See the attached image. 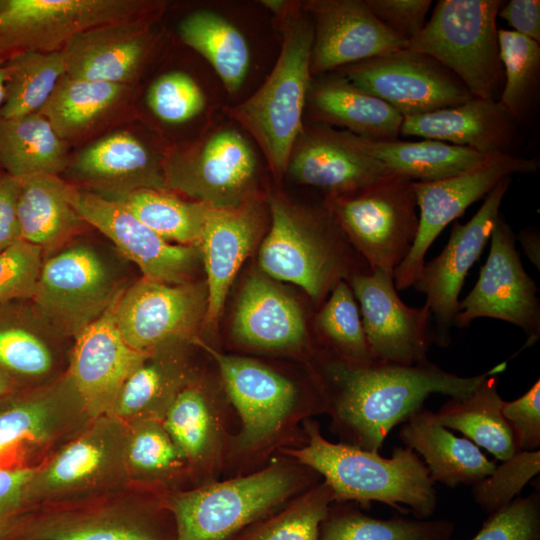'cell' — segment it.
I'll return each mask as SVG.
<instances>
[{"label":"cell","mask_w":540,"mask_h":540,"mask_svg":"<svg viewBox=\"0 0 540 540\" xmlns=\"http://www.w3.org/2000/svg\"><path fill=\"white\" fill-rule=\"evenodd\" d=\"M120 261L108 249L75 238L44 256L31 300L34 308L58 334L74 339L127 288L125 268Z\"/></svg>","instance_id":"5b68a950"},{"label":"cell","mask_w":540,"mask_h":540,"mask_svg":"<svg viewBox=\"0 0 540 540\" xmlns=\"http://www.w3.org/2000/svg\"><path fill=\"white\" fill-rule=\"evenodd\" d=\"M208 292L203 281L168 284L140 278L115 305L117 326L134 349L151 351L174 343H195L204 327Z\"/></svg>","instance_id":"7c38bea8"},{"label":"cell","mask_w":540,"mask_h":540,"mask_svg":"<svg viewBox=\"0 0 540 540\" xmlns=\"http://www.w3.org/2000/svg\"><path fill=\"white\" fill-rule=\"evenodd\" d=\"M262 223L263 210L257 199L233 209L208 207L198 243L208 292L204 327L217 326L228 291L256 243Z\"/></svg>","instance_id":"603a6c76"},{"label":"cell","mask_w":540,"mask_h":540,"mask_svg":"<svg viewBox=\"0 0 540 540\" xmlns=\"http://www.w3.org/2000/svg\"><path fill=\"white\" fill-rule=\"evenodd\" d=\"M39 540H161L151 527L115 517H82L43 524L34 534Z\"/></svg>","instance_id":"7dc6e473"},{"label":"cell","mask_w":540,"mask_h":540,"mask_svg":"<svg viewBox=\"0 0 540 540\" xmlns=\"http://www.w3.org/2000/svg\"><path fill=\"white\" fill-rule=\"evenodd\" d=\"M488 372L463 377L428 360L401 365L333 356L323 364L333 424L345 437L343 443L373 452H379L388 433L422 409L431 394L463 398Z\"/></svg>","instance_id":"6da1fadb"},{"label":"cell","mask_w":540,"mask_h":540,"mask_svg":"<svg viewBox=\"0 0 540 540\" xmlns=\"http://www.w3.org/2000/svg\"><path fill=\"white\" fill-rule=\"evenodd\" d=\"M502 414L510 426L518 451L540 449V380L513 401L502 402Z\"/></svg>","instance_id":"f5cc1de1"},{"label":"cell","mask_w":540,"mask_h":540,"mask_svg":"<svg viewBox=\"0 0 540 540\" xmlns=\"http://www.w3.org/2000/svg\"><path fill=\"white\" fill-rule=\"evenodd\" d=\"M6 78L5 59H0V108L5 98Z\"/></svg>","instance_id":"94428289"},{"label":"cell","mask_w":540,"mask_h":540,"mask_svg":"<svg viewBox=\"0 0 540 540\" xmlns=\"http://www.w3.org/2000/svg\"><path fill=\"white\" fill-rule=\"evenodd\" d=\"M306 108L317 124L343 127L354 135L379 141L398 139L404 119L388 103L337 71L312 76Z\"/></svg>","instance_id":"484cf974"},{"label":"cell","mask_w":540,"mask_h":540,"mask_svg":"<svg viewBox=\"0 0 540 540\" xmlns=\"http://www.w3.org/2000/svg\"><path fill=\"white\" fill-rule=\"evenodd\" d=\"M19 180L17 216L21 239L40 247L44 256L90 227L72 205V185L60 176L37 174Z\"/></svg>","instance_id":"f546056e"},{"label":"cell","mask_w":540,"mask_h":540,"mask_svg":"<svg viewBox=\"0 0 540 540\" xmlns=\"http://www.w3.org/2000/svg\"><path fill=\"white\" fill-rule=\"evenodd\" d=\"M69 144L37 112L19 118H0V164L7 174L23 177L60 176L69 160Z\"/></svg>","instance_id":"e575fe53"},{"label":"cell","mask_w":540,"mask_h":540,"mask_svg":"<svg viewBox=\"0 0 540 540\" xmlns=\"http://www.w3.org/2000/svg\"><path fill=\"white\" fill-rule=\"evenodd\" d=\"M20 180L9 174L0 176V252L21 240L17 216Z\"/></svg>","instance_id":"11a10c76"},{"label":"cell","mask_w":540,"mask_h":540,"mask_svg":"<svg viewBox=\"0 0 540 540\" xmlns=\"http://www.w3.org/2000/svg\"><path fill=\"white\" fill-rule=\"evenodd\" d=\"M538 167L539 162L535 158L506 154L451 177L414 181L420 210L418 231L410 252L393 272L396 289L404 290L413 285L425 264L429 247L443 229L463 215L472 203L486 196L503 179L514 174L535 173Z\"/></svg>","instance_id":"4fadbf2b"},{"label":"cell","mask_w":540,"mask_h":540,"mask_svg":"<svg viewBox=\"0 0 540 540\" xmlns=\"http://www.w3.org/2000/svg\"><path fill=\"white\" fill-rule=\"evenodd\" d=\"M190 344L174 342L151 350L123 383L112 414L154 419L153 413H165L176 395L195 380L187 356Z\"/></svg>","instance_id":"4dcf8cb0"},{"label":"cell","mask_w":540,"mask_h":540,"mask_svg":"<svg viewBox=\"0 0 540 540\" xmlns=\"http://www.w3.org/2000/svg\"><path fill=\"white\" fill-rule=\"evenodd\" d=\"M126 458L133 470L144 474L167 472L186 460L157 419H145L134 430L127 443Z\"/></svg>","instance_id":"681fc988"},{"label":"cell","mask_w":540,"mask_h":540,"mask_svg":"<svg viewBox=\"0 0 540 540\" xmlns=\"http://www.w3.org/2000/svg\"><path fill=\"white\" fill-rule=\"evenodd\" d=\"M490 251L478 280L459 302L453 325L465 328L481 317L509 322L526 335L522 349L540 337L538 288L525 271L516 249V236L500 214L491 234Z\"/></svg>","instance_id":"5bb4252c"},{"label":"cell","mask_w":540,"mask_h":540,"mask_svg":"<svg viewBox=\"0 0 540 540\" xmlns=\"http://www.w3.org/2000/svg\"><path fill=\"white\" fill-rule=\"evenodd\" d=\"M301 6L313 22L312 76L407 47L365 0H307Z\"/></svg>","instance_id":"ac0fdd59"},{"label":"cell","mask_w":540,"mask_h":540,"mask_svg":"<svg viewBox=\"0 0 540 540\" xmlns=\"http://www.w3.org/2000/svg\"><path fill=\"white\" fill-rule=\"evenodd\" d=\"M5 98L0 118L11 119L39 112L66 74L61 51H25L5 59Z\"/></svg>","instance_id":"74e56055"},{"label":"cell","mask_w":540,"mask_h":540,"mask_svg":"<svg viewBox=\"0 0 540 540\" xmlns=\"http://www.w3.org/2000/svg\"><path fill=\"white\" fill-rule=\"evenodd\" d=\"M78 396L68 376L0 412V468L27 467L24 462L57 429L59 413Z\"/></svg>","instance_id":"1f68e13d"},{"label":"cell","mask_w":540,"mask_h":540,"mask_svg":"<svg viewBox=\"0 0 540 540\" xmlns=\"http://www.w3.org/2000/svg\"><path fill=\"white\" fill-rule=\"evenodd\" d=\"M278 19L282 45L272 71L250 97L226 112L252 136L272 173L280 178L304 128L314 30L301 2H292Z\"/></svg>","instance_id":"277c9868"},{"label":"cell","mask_w":540,"mask_h":540,"mask_svg":"<svg viewBox=\"0 0 540 540\" xmlns=\"http://www.w3.org/2000/svg\"><path fill=\"white\" fill-rule=\"evenodd\" d=\"M132 86L76 79L66 74L39 111L68 144L92 134L124 108Z\"/></svg>","instance_id":"d6a6232c"},{"label":"cell","mask_w":540,"mask_h":540,"mask_svg":"<svg viewBox=\"0 0 540 540\" xmlns=\"http://www.w3.org/2000/svg\"><path fill=\"white\" fill-rule=\"evenodd\" d=\"M540 472V449L518 451L496 465L491 474L472 485L476 504L491 515L512 502Z\"/></svg>","instance_id":"bcb514c9"},{"label":"cell","mask_w":540,"mask_h":540,"mask_svg":"<svg viewBox=\"0 0 540 540\" xmlns=\"http://www.w3.org/2000/svg\"><path fill=\"white\" fill-rule=\"evenodd\" d=\"M271 226L259 250L266 275L290 282L315 302L334 285L371 268L348 241L327 206H294L279 194L269 196Z\"/></svg>","instance_id":"3957f363"},{"label":"cell","mask_w":540,"mask_h":540,"mask_svg":"<svg viewBox=\"0 0 540 540\" xmlns=\"http://www.w3.org/2000/svg\"><path fill=\"white\" fill-rule=\"evenodd\" d=\"M199 344L216 361L227 394L242 421L239 443L254 447L272 437L291 412L297 391L284 376L249 358L220 353Z\"/></svg>","instance_id":"7402d4cb"},{"label":"cell","mask_w":540,"mask_h":540,"mask_svg":"<svg viewBox=\"0 0 540 540\" xmlns=\"http://www.w3.org/2000/svg\"><path fill=\"white\" fill-rule=\"evenodd\" d=\"M335 71L388 103L403 118L456 106L473 98L449 69L434 58L407 48Z\"/></svg>","instance_id":"8fae6325"},{"label":"cell","mask_w":540,"mask_h":540,"mask_svg":"<svg viewBox=\"0 0 540 540\" xmlns=\"http://www.w3.org/2000/svg\"><path fill=\"white\" fill-rule=\"evenodd\" d=\"M324 203L369 267L393 274L418 231L414 181L387 173L354 191L328 195Z\"/></svg>","instance_id":"52a82bcc"},{"label":"cell","mask_w":540,"mask_h":540,"mask_svg":"<svg viewBox=\"0 0 540 540\" xmlns=\"http://www.w3.org/2000/svg\"><path fill=\"white\" fill-rule=\"evenodd\" d=\"M511 177L492 189L476 214L465 224L455 222L450 238L433 260L424 264L413 283L426 296L435 320L434 339L438 346L450 344V328L459 311V295L469 269L481 256L500 215V206Z\"/></svg>","instance_id":"e0dca14e"},{"label":"cell","mask_w":540,"mask_h":540,"mask_svg":"<svg viewBox=\"0 0 540 540\" xmlns=\"http://www.w3.org/2000/svg\"><path fill=\"white\" fill-rule=\"evenodd\" d=\"M345 280L357 300L374 360L401 365L427 360L435 339L426 304L407 306L398 296L393 274L382 269L358 272Z\"/></svg>","instance_id":"9a60e30c"},{"label":"cell","mask_w":540,"mask_h":540,"mask_svg":"<svg viewBox=\"0 0 540 540\" xmlns=\"http://www.w3.org/2000/svg\"><path fill=\"white\" fill-rule=\"evenodd\" d=\"M516 123L498 100L473 97L456 106L404 118L400 135L437 140L494 157L510 154Z\"/></svg>","instance_id":"cb8c5ba5"},{"label":"cell","mask_w":540,"mask_h":540,"mask_svg":"<svg viewBox=\"0 0 540 540\" xmlns=\"http://www.w3.org/2000/svg\"><path fill=\"white\" fill-rule=\"evenodd\" d=\"M301 479L281 465L173 496L174 540H230L284 502Z\"/></svg>","instance_id":"ba28073f"},{"label":"cell","mask_w":540,"mask_h":540,"mask_svg":"<svg viewBox=\"0 0 540 540\" xmlns=\"http://www.w3.org/2000/svg\"><path fill=\"white\" fill-rule=\"evenodd\" d=\"M181 40L202 55L216 71L229 94L243 85L250 65V49L241 31L216 12L196 10L179 23Z\"/></svg>","instance_id":"8d00e7d4"},{"label":"cell","mask_w":540,"mask_h":540,"mask_svg":"<svg viewBox=\"0 0 540 540\" xmlns=\"http://www.w3.org/2000/svg\"><path fill=\"white\" fill-rule=\"evenodd\" d=\"M262 5L265 6L268 10L273 12L277 18H280L285 14L289 9L292 1L284 0H263L261 1Z\"/></svg>","instance_id":"91938a15"},{"label":"cell","mask_w":540,"mask_h":540,"mask_svg":"<svg viewBox=\"0 0 540 540\" xmlns=\"http://www.w3.org/2000/svg\"><path fill=\"white\" fill-rule=\"evenodd\" d=\"M334 494L323 481L312 486L285 510L255 524L235 540H319Z\"/></svg>","instance_id":"ee69618b"},{"label":"cell","mask_w":540,"mask_h":540,"mask_svg":"<svg viewBox=\"0 0 540 540\" xmlns=\"http://www.w3.org/2000/svg\"><path fill=\"white\" fill-rule=\"evenodd\" d=\"M322 339L338 358L354 363L374 360L364 332L357 300L346 280L338 281L315 317Z\"/></svg>","instance_id":"7bdbcfd3"},{"label":"cell","mask_w":540,"mask_h":540,"mask_svg":"<svg viewBox=\"0 0 540 540\" xmlns=\"http://www.w3.org/2000/svg\"><path fill=\"white\" fill-rule=\"evenodd\" d=\"M376 18L407 44L426 25L431 0H365Z\"/></svg>","instance_id":"db71d44e"},{"label":"cell","mask_w":540,"mask_h":540,"mask_svg":"<svg viewBox=\"0 0 540 540\" xmlns=\"http://www.w3.org/2000/svg\"><path fill=\"white\" fill-rule=\"evenodd\" d=\"M447 519L374 518L354 508H332L320 526L319 540H452Z\"/></svg>","instance_id":"f35d334b"},{"label":"cell","mask_w":540,"mask_h":540,"mask_svg":"<svg viewBox=\"0 0 540 540\" xmlns=\"http://www.w3.org/2000/svg\"><path fill=\"white\" fill-rule=\"evenodd\" d=\"M470 540H540L539 488L489 515Z\"/></svg>","instance_id":"816d5d0a"},{"label":"cell","mask_w":540,"mask_h":540,"mask_svg":"<svg viewBox=\"0 0 540 540\" xmlns=\"http://www.w3.org/2000/svg\"><path fill=\"white\" fill-rule=\"evenodd\" d=\"M399 436L406 447L421 455L432 481L450 488L472 486L497 465L472 441L454 435L434 412L424 408L403 422Z\"/></svg>","instance_id":"f1b7e54d"},{"label":"cell","mask_w":540,"mask_h":540,"mask_svg":"<svg viewBox=\"0 0 540 540\" xmlns=\"http://www.w3.org/2000/svg\"><path fill=\"white\" fill-rule=\"evenodd\" d=\"M237 342L261 349L300 348L307 326L299 304L268 278L251 275L243 285L232 323Z\"/></svg>","instance_id":"4316f807"},{"label":"cell","mask_w":540,"mask_h":540,"mask_svg":"<svg viewBox=\"0 0 540 540\" xmlns=\"http://www.w3.org/2000/svg\"><path fill=\"white\" fill-rule=\"evenodd\" d=\"M10 389V379L6 373L0 370V397Z\"/></svg>","instance_id":"6125c7cd"},{"label":"cell","mask_w":540,"mask_h":540,"mask_svg":"<svg viewBox=\"0 0 540 540\" xmlns=\"http://www.w3.org/2000/svg\"><path fill=\"white\" fill-rule=\"evenodd\" d=\"M504 84L498 99L518 123L536 104L540 85V43L512 30L498 29Z\"/></svg>","instance_id":"b9f144b4"},{"label":"cell","mask_w":540,"mask_h":540,"mask_svg":"<svg viewBox=\"0 0 540 540\" xmlns=\"http://www.w3.org/2000/svg\"><path fill=\"white\" fill-rule=\"evenodd\" d=\"M109 444L96 435L69 444L34 481L49 491L68 490L95 479L108 466Z\"/></svg>","instance_id":"f6af8a7d"},{"label":"cell","mask_w":540,"mask_h":540,"mask_svg":"<svg viewBox=\"0 0 540 540\" xmlns=\"http://www.w3.org/2000/svg\"><path fill=\"white\" fill-rule=\"evenodd\" d=\"M286 173L297 183L316 187L328 196L354 191L391 172L335 139L328 126L314 123L304 126Z\"/></svg>","instance_id":"d4e9b609"},{"label":"cell","mask_w":540,"mask_h":540,"mask_svg":"<svg viewBox=\"0 0 540 540\" xmlns=\"http://www.w3.org/2000/svg\"><path fill=\"white\" fill-rule=\"evenodd\" d=\"M514 32L540 43V1L510 0L498 11Z\"/></svg>","instance_id":"6f0895ef"},{"label":"cell","mask_w":540,"mask_h":540,"mask_svg":"<svg viewBox=\"0 0 540 540\" xmlns=\"http://www.w3.org/2000/svg\"><path fill=\"white\" fill-rule=\"evenodd\" d=\"M329 131L335 139L352 150L376 160L389 172L406 176L416 182L451 177L476 168L493 158L466 147L431 139L379 141L333 127H329Z\"/></svg>","instance_id":"83f0119b"},{"label":"cell","mask_w":540,"mask_h":540,"mask_svg":"<svg viewBox=\"0 0 540 540\" xmlns=\"http://www.w3.org/2000/svg\"><path fill=\"white\" fill-rule=\"evenodd\" d=\"M115 202L167 242L198 246L207 206L158 189H140Z\"/></svg>","instance_id":"ab89813d"},{"label":"cell","mask_w":540,"mask_h":540,"mask_svg":"<svg viewBox=\"0 0 540 540\" xmlns=\"http://www.w3.org/2000/svg\"><path fill=\"white\" fill-rule=\"evenodd\" d=\"M519 242L530 261L540 268V235L535 228H525L519 232Z\"/></svg>","instance_id":"680465c9"},{"label":"cell","mask_w":540,"mask_h":540,"mask_svg":"<svg viewBox=\"0 0 540 540\" xmlns=\"http://www.w3.org/2000/svg\"><path fill=\"white\" fill-rule=\"evenodd\" d=\"M43 259L40 247L22 239L0 252V304L32 300Z\"/></svg>","instance_id":"f907efd6"},{"label":"cell","mask_w":540,"mask_h":540,"mask_svg":"<svg viewBox=\"0 0 540 540\" xmlns=\"http://www.w3.org/2000/svg\"><path fill=\"white\" fill-rule=\"evenodd\" d=\"M146 101L157 118L170 124L193 119L206 103L200 86L182 71L168 72L157 78L148 89Z\"/></svg>","instance_id":"c3c4849f"},{"label":"cell","mask_w":540,"mask_h":540,"mask_svg":"<svg viewBox=\"0 0 540 540\" xmlns=\"http://www.w3.org/2000/svg\"><path fill=\"white\" fill-rule=\"evenodd\" d=\"M165 188L209 208H238L256 197L257 157L234 128L215 130L163 159Z\"/></svg>","instance_id":"30bf717a"},{"label":"cell","mask_w":540,"mask_h":540,"mask_svg":"<svg viewBox=\"0 0 540 540\" xmlns=\"http://www.w3.org/2000/svg\"><path fill=\"white\" fill-rule=\"evenodd\" d=\"M116 302L74 338L70 353L67 374L82 406L95 416L112 414L123 383L151 352L126 342L116 323Z\"/></svg>","instance_id":"d6986e66"},{"label":"cell","mask_w":540,"mask_h":540,"mask_svg":"<svg viewBox=\"0 0 540 540\" xmlns=\"http://www.w3.org/2000/svg\"><path fill=\"white\" fill-rule=\"evenodd\" d=\"M505 368L506 362L496 365L470 394L450 398L434 412L444 427L461 432L500 461L518 452L513 432L502 414L503 399L498 392V375Z\"/></svg>","instance_id":"836d02e7"},{"label":"cell","mask_w":540,"mask_h":540,"mask_svg":"<svg viewBox=\"0 0 540 540\" xmlns=\"http://www.w3.org/2000/svg\"><path fill=\"white\" fill-rule=\"evenodd\" d=\"M159 19L99 25L72 37L62 49L71 78L132 86L156 44Z\"/></svg>","instance_id":"44dd1931"},{"label":"cell","mask_w":540,"mask_h":540,"mask_svg":"<svg viewBox=\"0 0 540 540\" xmlns=\"http://www.w3.org/2000/svg\"><path fill=\"white\" fill-rule=\"evenodd\" d=\"M65 339L39 316L31 300L13 312L1 310L0 370L44 379L55 369L56 347Z\"/></svg>","instance_id":"d590c367"},{"label":"cell","mask_w":540,"mask_h":540,"mask_svg":"<svg viewBox=\"0 0 540 540\" xmlns=\"http://www.w3.org/2000/svg\"><path fill=\"white\" fill-rule=\"evenodd\" d=\"M307 443L287 453L324 478L334 501H377L398 510L407 505L416 518L429 519L437 491L429 471L408 447H395L390 458L346 443L325 439L316 422L305 424Z\"/></svg>","instance_id":"7a4b0ae2"},{"label":"cell","mask_w":540,"mask_h":540,"mask_svg":"<svg viewBox=\"0 0 540 540\" xmlns=\"http://www.w3.org/2000/svg\"><path fill=\"white\" fill-rule=\"evenodd\" d=\"M503 1L440 0L407 49L455 74L475 98L498 100L504 84L496 18Z\"/></svg>","instance_id":"8992f818"},{"label":"cell","mask_w":540,"mask_h":540,"mask_svg":"<svg viewBox=\"0 0 540 540\" xmlns=\"http://www.w3.org/2000/svg\"><path fill=\"white\" fill-rule=\"evenodd\" d=\"M158 0H0V59L25 51L57 52L93 27L141 18L159 19Z\"/></svg>","instance_id":"9c48e42d"},{"label":"cell","mask_w":540,"mask_h":540,"mask_svg":"<svg viewBox=\"0 0 540 540\" xmlns=\"http://www.w3.org/2000/svg\"><path fill=\"white\" fill-rule=\"evenodd\" d=\"M162 424L185 459L198 462L214 455L217 421L206 391L196 380L176 395Z\"/></svg>","instance_id":"60d3db41"},{"label":"cell","mask_w":540,"mask_h":540,"mask_svg":"<svg viewBox=\"0 0 540 540\" xmlns=\"http://www.w3.org/2000/svg\"><path fill=\"white\" fill-rule=\"evenodd\" d=\"M37 472L30 467L0 468V519L8 518L31 488Z\"/></svg>","instance_id":"9f6ffc18"},{"label":"cell","mask_w":540,"mask_h":540,"mask_svg":"<svg viewBox=\"0 0 540 540\" xmlns=\"http://www.w3.org/2000/svg\"><path fill=\"white\" fill-rule=\"evenodd\" d=\"M71 202L83 220L110 240L124 259L139 268L144 278L168 284L195 281L202 265L198 246L167 242L122 204L73 185Z\"/></svg>","instance_id":"2e32d148"},{"label":"cell","mask_w":540,"mask_h":540,"mask_svg":"<svg viewBox=\"0 0 540 540\" xmlns=\"http://www.w3.org/2000/svg\"><path fill=\"white\" fill-rule=\"evenodd\" d=\"M163 159L129 131H115L82 148L63 172L68 183L118 201L140 189L166 190Z\"/></svg>","instance_id":"ffe728a7"}]
</instances>
